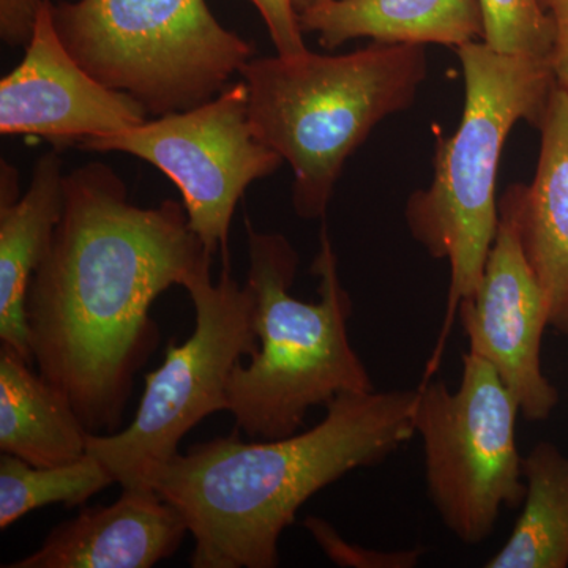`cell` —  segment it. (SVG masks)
I'll return each instance as SVG.
<instances>
[{"label":"cell","instance_id":"obj_1","mask_svg":"<svg viewBox=\"0 0 568 568\" xmlns=\"http://www.w3.org/2000/svg\"><path fill=\"white\" fill-rule=\"evenodd\" d=\"M183 204L129 201L108 164L65 175V205L29 284L32 365L92 435L123 424L134 376L159 346L153 302L212 261Z\"/></svg>","mask_w":568,"mask_h":568},{"label":"cell","instance_id":"obj_2","mask_svg":"<svg viewBox=\"0 0 568 568\" xmlns=\"http://www.w3.org/2000/svg\"><path fill=\"white\" fill-rule=\"evenodd\" d=\"M416 399L417 390L343 394L308 432L257 443L215 437L149 467L141 485L185 519L193 568H275L280 537L306 500L416 436Z\"/></svg>","mask_w":568,"mask_h":568},{"label":"cell","instance_id":"obj_3","mask_svg":"<svg viewBox=\"0 0 568 568\" xmlns=\"http://www.w3.org/2000/svg\"><path fill=\"white\" fill-rule=\"evenodd\" d=\"M426 74L425 44L383 41L349 54H275L242 67L253 132L293 170L302 220L324 219L347 159L377 123L413 106Z\"/></svg>","mask_w":568,"mask_h":568},{"label":"cell","instance_id":"obj_4","mask_svg":"<svg viewBox=\"0 0 568 568\" xmlns=\"http://www.w3.org/2000/svg\"><path fill=\"white\" fill-rule=\"evenodd\" d=\"M457 52L465 77L462 122L436 141L433 183L410 194L405 211L410 235L450 264L446 316L425 379L439 368L459 305L476 293L495 244L496 179L508 133L519 121L540 125L556 85L548 59L500 54L484 40Z\"/></svg>","mask_w":568,"mask_h":568},{"label":"cell","instance_id":"obj_5","mask_svg":"<svg viewBox=\"0 0 568 568\" xmlns=\"http://www.w3.org/2000/svg\"><path fill=\"white\" fill-rule=\"evenodd\" d=\"M248 283L256 297L260 349L235 366L230 410L252 439L293 436L312 407L343 394L375 390L368 369L349 339L353 301L338 275L327 227L320 234L313 274L320 301L291 295L298 254L284 235L261 233L245 219Z\"/></svg>","mask_w":568,"mask_h":568},{"label":"cell","instance_id":"obj_6","mask_svg":"<svg viewBox=\"0 0 568 568\" xmlns=\"http://www.w3.org/2000/svg\"><path fill=\"white\" fill-rule=\"evenodd\" d=\"M52 21L82 69L156 118L209 102L253 58L205 0L59 2Z\"/></svg>","mask_w":568,"mask_h":568},{"label":"cell","instance_id":"obj_7","mask_svg":"<svg viewBox=\"0 0 568 568\" xmlns=\"http://www.w3.org/2000/svg\"><path fill=\"white\" fill-rule=\"evenodd\" d=\"M211 265L201 264L183 284L194 306L193 334L182 345L171 339L163 364L145 376L132 424L88 437V454L122 488L141 485L149 467L175 457L183 437L205 417L230 410L235 366L260 349L252 286L239 284L230 263L213 283Z\"/></svg>","mask_w":568,"mask_h":568},{"label":"cell","instance_id":"obj_8","mask_svg":"<svg viewBox=\"0 0 568 568\" xmlns=\"http://www.w3.org/2000/svg\"><path fill=\"white\" fill-rule=\"evenodd\" d=\"M515 396L495 368L467 353L462 379H424L414 429L424 447L429 497L446 528L467 545L491 536L504 508L525 499Z\"/></svg>","mask_w":568,"mask_h":568},{"label":"cell","instance_id":"obj_9","mask_svg":"<svg viewBox=\"0 0 568 568\" xmlns=\"http://www.w3.org/2000/svg\"><path fill=\"white\" fill-rule=\"evenodd\" d=\"M91 152H121L162 171L182 194L190 227L209 253L227 257L231 223L253 182L274 174L284 160L253 132L244 81L212 100L159 115L80 144Z\"/></svg>","mask_w":568,"mask_h":568},{"label":"cell","instance_id":"obj_10","mask_svg":"<svg viewBox=\"0 0 568 568\" xmlns=\"http://www.w3.org/2000/svg\"><path fill=\"white\" fill-rule=\"evenodd\" d=\"M459 320L467 353L487 361L530 422L547 420L559 394L541 368V339L549 327L544 291L526 260L517 213L507 192L499 200V224L484 276L462 302Z\"/></svg>","mask_w":568,"mask_h":568},{"label":"cell","instance_id":"obj_11","mask_svg":"<svg viewBox=\"0 0 568 568\" xmlns=\"http://www.w3.org/2000/svg\"><path fill=\"white\" fill-rule=\"evenodd\" d=\"M149 112L126 93L95 80L70 54L52 21V2L40 7L17 69L0 81V133L33 136L55 151L140 125Z\"/></svg>","mask_w":568,"mask_h":568},{"label":"cell","instance_id":"obj_12","mask_svg":"<svg viewBox=\"0 0 568 568\" xmlns=\"http://www.w3.org/2000/svg\"><path fill=\"white\" fill-rule=\"evenodd\" d=\"M186 534L178 508L136 485L111 506L84 508L55 526L36 551L3 568H151L174 556Z\"/></svg>","mask_w":568,"mask_h":568},{"label":"cell","instance_id":"obj_13","mask_svg":"<svg viewBox=\"0 0 568 568\" xmlns=\"http://www.w3.org/2000/svg\"><path fill=\"white\" fill-rule=\"evenodd\" d=\"M65 205V174L59 151L44 153L33 168L28 190L20 194L18 171L2 160L0 168V347L32 365L28 342L29 284Z\"/></svg>","mask_w":568,"mask_h":568},{"label":"cell","instance_id":"obj_14","mask_svg":"<svg viewBox=\"0 0 568 568\" xmlns=\"http://www.w3.org/2000/svg\"><path fill=\"white\" fill-rule=\"evenodd\" d=\"M532 183L506 192L517 213L526 260L547 298L549 327L568 338V91L552 89L541 118Z\"/></svg>","mask_w":568,"mask_h":568},{"label":"cell","instance_id":"obj_15","mask_svg":"<svg viewBox=\"0 0 568 568\" xmlns=\"http://www.w3.org/2000/svg\"><path fill=\"white\" fill-rule=\"evenodd\" d=\"M298 20L325 50L354 39L459 48L485 32L480 0H327Z\"/></svg>","mask_w":568,"mask_h":568},{"label":"cell","instance_id":"obj_16","mask_svg":"<svg viewBox=\"0 0 568 568\" xmlns=\"http://www.w3.org/2000/svg\"><path fill=\"white\" fill-rule=\"evenodd\" d=\"M31 366L0 347V450L39 467L84 458L91 433L65 396Z\"/></svg>","mask_w":568,"mask_h":568},{"label":"cell","instance_id":"obj_17","mask_svg":"<svg viewBox=\"0 0 568 568\" xmlns=\"http://www.w3.org/2000/svg\"><path fill=\"white\" fill-rule=\"evenodd\" d=\"M526 493L521 515L488 568L568 566V457L541 443L523 459Z\"/></svg>","mask_w":568,"mask_h":568},{"label":"cell","instance_id":"obj_18","mask_svg":"<svg viewBox=\"0 0 568 568\" xmlns=\"http://www.w3.org/2000/svg\"><path fill=\"white\" fill-rule=\"evenodd\" d=\"M115 484L106 467L91 454L70 465L39 467L24 459L0 457V529L10 528L31 511L52 504L81 506Z\"/></svg>","mask_w":568,"mask_h":568},{"label":"cell","instance_id":"obj_19","mask_svg":"<svg viewBox=\"0 0 568 568\" xmlns=\"http://www.w3.org/2000/svg\"><path fill=\"white\" fill-rule=\"evenodd\" d=\"M480 6L491 50L551 61L555 26L540 0H480Z\"/></svg>","mask_w":568,"mask_h":568},{"label":"cell","instance_id":"obj_20","mask_svg":"<svg viewBox=\"0 0 568 568\" xmlns=\"http://www.w3.org/2000/svg\"><path fill=\"white\" fill-rule=\"evenodd\" d=\"M304 526L323 549L324 555L338 567L413 568L420 559V549L383 551V549L358 547V545L345 540L342 534L323 518H305Z\"/></svg>","mask_w":568,"mask_h":568},{"label":"cell","instance_id":"obj_21","mask_svg":"<svg viewBox=\"0 0 568 568\" xmlns=\"http://www.w3.org/2000/svg\"><path fill=\"white\" fill-rule=\"evenodd\" d=\"M267 26L276 54L295 55L308 51L294 0H250Z\"/></svg>","mask_w":568,"mask_h":568},{"label":"cell","instance_id":"obj_22","mask_svg":"<svg viewBox=\"0 0 568 568\" xmlns=\"http://www.w3.org/2000/svg\"><path fill=\"white\" fill-rule=\"evenodd\" d=\"M44 2L47 0H0V39L3 43L26 47Z\"/></svg>","mask_w":568,"mask_h":568},{"label":"cell","instance_id":"obj_23","mask_svg":"<svg viewBox=\"0 0 568 568\" xmlns=\"http://www.w3.org/2000/svg\"><path fill=\"white\" fill-rule=\"evenodd\" d=\"M555 26L551 67L556 84L568 91V0H540Z\"/></svg>","mask_w":568,"mask_h":568},{"label":"cell","instance_id":"obj_24","mask_svg":"<svg viewBox=\"0 0 568 568\" xmlns=\"http://www.w3.org/2000/svg\"><path fill=\"white\" fill-rule=\"evenodd\" d=\"M327 2V0H294L295 10L297 13H304V11L313 9V7L320 6V3Z\"/></svg>","mask_w":568,"mask_h":568}]
</instances>
